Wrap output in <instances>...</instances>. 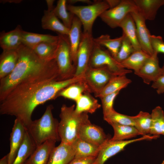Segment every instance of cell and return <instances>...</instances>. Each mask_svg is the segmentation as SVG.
Returning <instances> with one entry per match:
<instances>
[{"label":"cell","mask_w":164,"mask_h":164,"mask_svg":"<svg viewBox=\"0 0 164 164\" xmlns=\"http://www.w3.org/2000/svg\"><path fill=\"white\" fill-rule=\"evenodd\" d=\"M82 78L74 77L65 80H47L20 84L0 102V113L15 116L27 129L37 106L56 99L60 91Z\"/></svg>","instance_id":"cell-1"},{"label":"cell","mask_w":164,"mask_h":164,"mask_svg":"<svg viewBox=\"0 0 164 164\" xmlns=\"http://www.w3.org/2000/svg\"><path fill=\"white\" fill-rule=\"evenodd\" d=\"M19 58L12 72L0 80V101L3 100L17 85L22 83L59 79L55 59L45 61L33 50L22 44L17 49Z\"/></svg>","instance_id":"cell-2"},{"label":"cell","mask_w":164,"mask_h":164,"mask_svg":"<svg viewBox=\"0 0 164 164\" xmlns=\"http://www.w3.org/2000/svg\"><path fill=\"white\" fill-rule=\"evenodd\" d=\"M53 106L49 105L42 117L32 121L28 131L36 147L48 140H60L58 120L53 116Z\"/></svg>","instance_id":"cell-3"},{"label":"cell","mask_w":164,"mask_h":164,"mask_svg":"<svg viewBox=\"0 0 164 164\" xmlns=\"http://www.w3.org/2000/svg\"><path fill=\"white\" fill-rule=\"evenodd\" d=\"M75 105L62 106L58 125V132L61 142L71 144L78 137L81 126L89 120L87 114L78 113Z\"/></svg>","instance_id":"cell-4"},{"label":"cell","mask_w":164,"mask_h":164,"mask_svg":"<svg viewBox=\"0 0 164 164\" xmlns=\"http://www.w3.org/2000/svg\"><path fill=\"white\" fill-rule=\"evenodd\" d=\"M69 12L77 17L81 22L83 33L92 34V27L97 19L109 6L106 0H96L91 5L84 6L67 5Z\"/></svg>","instance_id":"cell-5"},{"label":"cell","mask_w":164,"mask_h":164,"mask_svg":"<svg viewBox=\"0 0 164 164\" xmlns=\"http://www.w3.org/2000/svg\"><path fill=\"white\" fill-rule=\"evenodd\" d=\"M58 34V46L55 60L58 70L59 80H65L74 77L76 67L72 60L68 36Z\"/></svg>","instance_id":"cell-6"},{"label":"cell","mask_w":164,"mask_h":164,"mask_svg":"<svg viewBox=\"0 0 164 164\" xmlns=\"http://www.w3.org/2000/svg\"><path fill=\"white\" fill-rule=\"evenodd\" d=\"M89 67L105 69L115 76L126 75L132 70L125 68L108 51L94 43Z\"/></svg>","instance_id":"cell-7"},{"label":"cell","mask_w":164,"mask_h":164,"mask_svg":"<svg viewBox=\"0 0 164 164\" xmlns=\"http://www.w3.org/2000/svg\"><path fill=\"white\" fill-rule=\"evenodd\" d=\"M138 10L134 0H121L118 5L106 10L99 17L109 27L114 29L120 27L127 15Z\"/></svg>","instance_id":"cell-8"},{"label":"cell","mask_w":164,"mask_h":164,"mask_svg":"<svg viewBox=\"0 0 164 164\" xmlns=\"http://www.w3.org/2000/svg\"><path fill=\"white\" fill-rule=\"evenodd\" d=\"M159 137V135H147L138 138L127 140L114 141L110 138L100 147L98 154L93 164H104L109 158L123 150L126 146L132 143L151 140Z\"/></svg>","instance_id":"cell-9"},{"label":"cell","mask_w":164,"mask_h":164,"mask_svg":"<svg viewBox=\"0 0 164 164\" xmlns=\"http://www.w3.org/2000/svg\"><path fill=\"white\" fill-rule=\"evenodd\" d=\"M94 43L92 34L82 33L77 51L75 77H83L89 67Z\"/></svg>","instance_id":"cell-10"},{"label":"cell","mask_w":164,"mask_h":164,"mask_svg":"<svg viewBox=\"0 0 164 164\" xmlns=\"http://www.w3.org/2000/svg\"><path fill=\"white\" fill-rule=\"evenodd\" d=\"M114 76L105 69L89 67L84 75L83 79L91 93H94L96 97Z\"/></svg>","instance_id":"cell-11"},{"label":"cell","mask_w":164,"mask_h":164,"mask_svg":"<svg viewBox=\"0 0 164 164\" xmlns=\"http://www.w3.org/2000/svg\"><path fill=\"white\" fill-rule=\"evenodd\" d=\"M78 137L100 148L111 138L101 127L91 123L90 120L81 126Z\"/></svg>","instance_id":"cell-12"},{"label":"cell","mask_w":164,"mask_h":164,"mask_svg":"<svg viewBox=\"0 0 164 164\" xmlns=\"http://www.w3.org/2000/svg\"><path fill=\"white\" fill-rule=\"evenodd\" d=\"M130 14L135 23L137 38L142 50L152 56L154 53L151 44V35L145 24L146 20L138 10Z\"/></svg>","instance_id":"cell-13"},{"label":"cell","mask_w":164,"mask_h":164,"mask_svg":"<svg viewBox=\"0 0 164 164\" xmlns=\"http://www.w3.org/2000/svg\"><path fill=\"white\" fill-rule=\"evenodd\" d=\"M27 130V128L20 120L16 118L10 134V149L8 154L9 164H12L14 160L23 141Z\"/></svg>","instance_id":"cell-14"},{"label":"cell","mask_w":164,"mask_h":164,"mask_svg":"<svg viewBox=\"0 0 164 164\" xmlns=\"http://www.w3.org/2000/svg\"><path fill=\"white\" fill-rule=\"evenodd\" d=\"M158 53H155L146 61L139 71L135 74L141 77L143 82L149 84L162 75Z\"/></svg>","instance_id":"cell-15"},{"label":"cell","mask_w":164,"mask_h":164,"mask_svg":"<svg viewBox=\"0 0 164 164\" xmlns=\"http://www.w3.org/2000/svg\"><path fill=\"white\" fill-rule=\"evenodd\" d=\"M56 142L48 140L36 147L24 164H47Z\"/></svg>","instance_id":"cell-16"},{"label":"cell","mask_w":164,"mask_h":164,"mask_svg":"<svg viewBox=\"0 0 164 164\" xmlns=\"http://www.w3.org/2000/svg\"><path fill=\"white\" fill-rule=\"evenodd\" d=\"M74 157L71 144L61 142L53 149L47 164H68Z\"/></svg>","instance_id":"cell-17"},{"label":"cell","mask_w":164,"mask_h":164,"mask_svg":"<svg viewBox=\"0 0 164 164\" xmlns=\"http://www.w3.org/2000/svg\"><path fill=\"white\" fill-rule=\"evenodd\" d=\"M22 30L21 26L18 25L13 30L0 33V46L3 50H16L22 44Z\"/></svg>","instance_id":"cell-18"},{"label":"cell","mask_w":164,"mask_h":164,"mask_svg":"<svg viewBox=\"0 0 164 164\" xmlns=\"http://www.w3.org/2000/svg\"><path fill=\"white\" fill-rule=\"evenodd\" d=\"M82 26V24L80 20L75 15L68 36L70 44L72 60L76 67L77 52L83 33L81 31Z\"/></svg>","instance_id":"cell-19"},{"label":"cell","mask_w":164,"mask_h":164,"mask_svg":"<svg viewBox=\"0 0 164 164\" xmlns=\"http://www.w3.org/2000/svg\"><path fill=\"white\" fill-rule=\"evenodd\" d=\"M134 1L138 12L146 20H154L159 9L164 5V0Z\"/></svg>","instance_id":"cell-20"},{"label":"cell","mask_w":164,"mask_h":164,"mask_svg":"<svg viewBox=\"0 0 164 164\" xmlns=\"http://www.w3.org/2000/svg\"><path fill=\"white\" fill-rule=\"evenodd\" d=\"M42 28L56 32L58 34L68 36L70 29L61 22L52 11H44L41 19Z\"/></svg>","instance_id":"cell-21"},{"label":"cell","mask_w":164,"mask_h":164,"mask_svg":"<svg viewBox=\"0 0 164 164\" xmlns=\"http://www.w3.org/2000/svg\"><path fill=\"white\" fill-rule=\"evenodd\" d=\"M18 58L17 50H3L0 56V80L12 72L17 65Z\"/></svg>","instance_id":"cell-22"},{"label":"cell","mask_w":164,"mask_h":164,"mask_svg":"<svg viewBox=\"0 0 164 164\" xmlns=\"http://www.w3.org/2000/svg\"><path fill=\"white\" fill-rule=\"evenodd\" d=\"M75 154L74 158L97 157L100 147L78 137L71 144Z\"/></svg>","instance_id":"cell-23"},{"label":"cell","mask_w":164,"mask_h":164,"mask_svg":"<svg viewBox=\"0 0 164 164\" xmlns=\"http://www.w3.org/2000/svg\"><path fill=\"white\" fill-rule=\"evenodd\" d=\"M58 36L41 34L22 30V43L27 47L33 50L38 44L44 42H57Z\"/></svg>","instance_id":"cell-24"},{"label":"cell","mask_w":164,"mask_h":164,"mask_svg":"<svg viewBox=\"0 0 164 164\" xmlns=\"http://www.w3.org/2000/svg\"><path fill=\"white\" fill-rule=\"evenodd\" d=\"M85 92L91 93L88 85L83 79L61 90L57 94L56 98L61 97L76 101Z\"/></svg>","instance_id":"cell-25"},{"label":"cell","mask_w":164,"mask_h":164,"mask_svg":"<svg viewBox=\"0 0 164 164\" xmlns=\"http://www.w3.org/2000/svg\"><path fill=\"white\" fill-rule=\"evenodd\" d=\"M90 92L84 93L75 101V111L78 113L92 114L99 108L101 105L97 99L95 98Z\"/></svg>","instance_id":"cell-26"},{"label":"cell","mask_w":164,"mask_h":164,"mask_svg":"<svg viewBox=\"0 0 164 164\" xmlns=\"http://www.w3.org/2000/svg\"><path fill=\"white\" fill-rule=\"evenodd\" d=\"M150 56L142 50H135L121 63L125 68L134 70L135 74L139 71Z\"/></svg>","instance_id":"cell-27"},{"label":"cell","mask_w":164,"mask_h":164,"mask_svg":"<svg viewBox=\"0 0 164 164\" xmlns=\"http://www.w3.org/2000/svg\"><path fill=\"white\" fill-rule=\"evenodd\" d=\"M119 27L122 29L123 34L131 42L135 50H142L137 38L135 23L130 13L127 15Z\"/></svg>","instance_id":"cell-28"},{"label":"cell","mask_w":164,"mask_h":164,"mask_svg":"<svg viewBox=\"0 0 164 164\" xmlns=\"http://www.w3.org/2000/svg\"><path fill=\"white\" fill-rule=\"evenodd\" d=\"M123 36L114 38L111 39L108 34L102 35L94 38V43L103 47H105L114 58L117 55L121 46Z\"/></svg>","instance_id":"cell-29"},{"label":"cell","mask_w":164,"mask_h":164,"mask_svg":"<svg viewBox=\"0 0 164 164\" xmlns=\"http://www.w3.org/2000/svg\"><path fill=\"white\" fill-rule=\"evenodd\" d=\"M36 147L27 130L22 143L12 164H24Z\"/></svg>","instance_id":"cell-30"},{"label":"cell","mask_w":164,"mask_h":164,"mask_svg":"<svg viewBox=\"0 0 164 164\" xmlns=\"http://www.w3.org/2000/svg\"><path fill=\"white\" fill-rule=\"evenodd\" d=\"M131 82L132 80L127 78L126 75L114 76L96 97L100 98L105 95L121 90L126 88Z\"/></svg>","instance_id":"cell-31"},{"label":"cell","mask_w":164,"mask_h":164,"mask_svg":"<svg viewBox=\"0 0 164 164\" xmlns=\"http://www.w3.org/2000/svg\"><path fill=\"white\" fill-rule=\"evenodd\" d=\"M113 127L114 135L110 139L114 141L125 140V139L135 137L141 134L134 127L116 123L110 124Z\"/></svg>","instance_id":"cell-32"},{"label":"cell","mask_w":164,"mask_h":164,"mask_svg":"<svg viewBox=\"0 0 164 164\" xmlns=\"http://www.w3.org/2000/svg\"><path fill=\"white\" fill-rule=\"evenodd\" d=\"M58 43V41L43 42L37 45L32 50L41 59L49 61L55 59Z\"/></svg>","instance_id":"cell-33"},{"label":"cell","mask_w":164,"mask_h":164,"mask_svg":"<svg viewBox=\"0 0 164 164\" xmlns=\"http://www.w3.org/2000/svg\"><path fill=\"white\" fill-rule=\"evenodd\" d=\"M67 0H59L52 11L58 18L62 21L63 24L70 29L75 15L67 10Z\"/></svg>","instance_id":"cell-34"},{"label":"cell","mask_w":164,"mask_h":164,"mask_svg":"<svg viewBox=\"0 0 164 164\" xmlns=\"http://www.w3.org/2000/svg\"><path fill=\"white\" fill-rule=\"evenodd\" d=\"M132 117L134 127L142 135L149 134L152 121L151 114L141 111L137 115Z\"/></svg>","instance_id":"cell-35"},{"label":"cell","mask_w":164,"mask_h":164,"mask_svg":"<svg viewBox=\"0 0 164 164\" xmlns=\"http://www.w3.org/2000/svg\"><path fill=\"white\" fill-rule=\"evenodd\" d=\"M104 119L109 124L112 123L134 126L132 116L120 114L114 110L108 115L103 116Z\"/></svg>","instance_id":"cell-36"},{"label":"cell","mask_w":164,"mask_h":164,"mask_svg":"<svg viewBox=\"0 0 164 164\" xmlns=\"http://www.w3.org/2000/svg\"><path fill=\"white\" fill-rule=\"evenodd\" d=\"M123 38L120 50L115 58L121 63L127 59L135 51L131 42L123 34Z\"/></svg>","instance_id":"cell-37"},{"label":"cell","mask_w":164,"mask_h":164,"mask_svg":"<svg viewBox=\"0 0 164 164\" xmlns=\"http://www.w3.org/2000/svg\"><path fill=\"white\" fill-rule=\"evenodd\" d=\"M120 91H118L100 98L101 101L103 116L109 114L114 110L113 107L114 101Z\"/></svg>","instance_id":"cell-38"},{"label":"cell","mask_w":164,"mask_h":164,"mask_svg":"<svg viewBox=\"0 0 164 164\" xmlns=\"http://www.w3.org/2000/svg\"><path fill=\"white\" fill-rule=\"evenodd\" d=\"M150 41L154 53H164V42L162 37L151 35Z\"/></svg>","instance_id":"cell-39"},{"label":"cell","mask_w":164,"mask_h":164,"mask_svg":"<svg viewBox=\"0 0 164 164\" xmlns=\"http://www.w3.org/2000/svg\"><path fill=\"white\" fill-rule=\"evenodd\" d=\"M151 87L156 89L158 94L164 93V75H161L153 82Z\"/></svg>","instance_id":"cell-40"},{"label":"cell","mask_w":164,"mask_h":164,"mask_svg":"<svg viewBox=\"0 0 164 164\" xmlns=\"http://www.w3.org/2000/svg\"><path fill=\"white\" fill-rule=\"evenodd\" d=\"M96 157L74 158L68 164H93Z\"/></svg>","instance_id":"cell-41"},{"label":"cell","mask_w":164,"mask_h":164,"mask_svg":"<svg viewBox=\"0 0 164 164\" xmlns=\"http://www.w3.org/2000/svg\"><path fill=\"white\" fill-rule=\"evenodd\" d=\"M159 120L162 135H164V112L161 108L159 111Z\"/></svg>","instance_id":"cell-42"},{"label":"cell","mask_w":164,"mask_h":164,"mask_svg":"<svg viewBox=\"0 0 164 164\" xmlns=\"http://www.w3.org/2000/svg\"><path fill=\"white\" fill-rule=\"evenodd\" d=\"M77 2H81L86 3L88 5L92 4L93 2H92L90 0H67V3L69 5H73V4L77 3Z\"/></svg>","instance_id":"cell-43"},{"label":"cell","mask_w":164,"mask_h":164,"mask_svg":"<svg viewBox=\"0 0 164 164\" xmlns=\"http://www.w3.org/2000/svg\"><path fill=\"white\" fill-rule=\"evenodd\" d=\"M106 1L109 6V9H111L116 6L121 1L120 0H106Z\"/></svg>","instance_id":"cell-44"},{"label":"cell","mask_w":164,"mask_h":164,"mask_svg":"<svg viewBox=\"0 0 164 164\" xmlns=\"http://www.w3.org/2000/svg\"><path fill=\"white\" fill-rule=\"evenodd\" d=\"M54 0H46L47 7V10L49 11H52L54 8L53 7V3L54 2Z\"/></svg>","instance_id":"cell-45"},{"label":"cell","mask_w":164,"mask_h":164,"mask_svg":"<svg viewBox=\"0 0 164 164\" xmlns=\"http://www.w3.org/2000/svg\"><path fill=\"white\" fill-rule=\"evenodd\" d=\"M0 164H9L8 154L5 155L0 160Z\"/></svg>","instance_id":"cell-46"},{"label":"cell","mask_w":164,"mask_h":164,"mask_svg":"<svg viewBox=\"0 0 164 164\" xmlns=\"http://www.w3.org/2000/svg\"><path fill=\"white\" fill-rule=\"evenodd\" d=\"M161 73L162 75H164V65L163 67H161Z\"/></svg>","instance_id":"cell-47"},{"label":"cell","mask_w":164,"mask_h":164,"mask_svg":"<svg viewBox=\"0 0 164 164\" xmlns=\"http://www.w3.org/2000/svg\"><path fill=\"white\" fill-rule=\"evenodd\" d=\"M161 164H164V160L162 162V163Z\"/></svg>","instance_id":"cell-48"}]
</instances>
